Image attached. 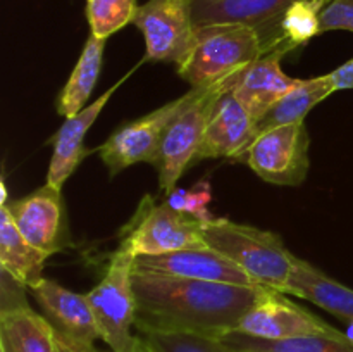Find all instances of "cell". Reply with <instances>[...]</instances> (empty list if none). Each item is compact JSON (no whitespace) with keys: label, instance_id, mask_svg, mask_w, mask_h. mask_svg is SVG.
<instances>
[{"label":"cell","instance_id":"obj_1","mask_svg":"<svg viewBox=\"0 0 353 352\" xmlns=\"http://www.w3.org/2000/svg\"><path fill=\"white\" fill-rule=\"evenodd\" d=\"M131 285L138 331H183L214 338L236 330L245 313L268 290L147 273H133Z\"/></svg>","mask_w":353,"mask_h":352},{"label":"cell","instance_id":"obj_2","mask_svg":"<svg viewBox=\"0 0 353 352\" xmlns=\"http://www.w3.org/2000/svg\"><path fill=\"white\" fill-rule=\"evenodd\" d=\"M202 233L210 248L231 259L259 285L286 293L296 255L286 248L278 233L228 217L203 223Z\"/></svg>","mask_w":353,"mask_h":352},{"label":"cell","instance_id":"obj_3","mask_svg":"<svg viewBox=\"0 0 353 352\" xmlns=\"http://www.w3.org/2000/svg\"><path fill=\"white\" fill-rule=\"evenodd\" d=\"M268 54L261 31L247 24H209L196 28L190 57L178 75L192 88H205L233 78Z\"/></svg>","mask_w":353,"mask_h":352},{"label":"cell","instance_id":"obj_4","mask_svg":"<svg viewBox=\"0 0 353 352\" xmlns=\"http://www.w3.org/2000/svg\"><path fill=\"white\" fill-rule=\"evenodd\" d=\"M134 257L116 248L110 255L103 278L90 290L88 295L100 340L110 352H140V335L137 328V299L131 276Z\"/></svg>","mask_w":353,"mask_h":352},{"label":"cell","instance_id":"obj_5","mask_svg":"<svg viewBox=\"0 0 353 352\" xmlns=\"http://www.w3.org/2000/svg\"><path fill=\"white\" fill-rule=\"evenodd\" d=\"M202 228V221L172 209L165 200L157 204L154 197L145 195L131 219L121 228L117 248L138 257L209 247Z\"/></svg>","mask_w":353,"mask_h":352},{"label":"cell","instance_id":"obj_6","mask_svg":"<svg viewBox=\"0 0 353 352\" xmlns=\"http://www.w3.org/2000/svg\"><path fill=\"white\" fill-rule=\"evenodd\" d=\"M238 75L217 85L196 88L193 99L183 107L181 113L165 130L157 159L154 162L159 176V188L165 192V195L176 188L183 173L195 164L196 152L202 144L216 102L233 88Z\"/></svg>","mask_w":353,"mask_h":352},{"label":"cell","instance_id":"obj_7","mask_svg":"<svg viewBox=\"0 0 353 352\" xmlns=\"http://www.w3.org/2000/svg\"><path fill=\"white\" fill-rule=\"evenodd\" d=\"M195 92L196 88H192L185 95L164 104L159 109L121 124L97 150L105 164L109 178H114L126 168L140 162L154 166L165 130L181 113L183 107L193 99Z\"/></svg>","mask_w":353,"mask_h":352},{"label":"cell","instance_id":"obj_8","mask_svg":"<svg viewBox=\"0 0 353 352\" xmlns=\"http://www.w3.org/2000/svg\"><path fill=\"white\" fill-rule=\"evenodd\" d=\"M133 24L143 33L147 61L181 66L193 52L196 26L190 0H148L138 6Z\"/></svg>","mask_w":353,"mask_h":352},{"label":"cell","instance_id":"obj_9","mask_svg":"<svg viewBox=\"0 0 353 352\" xmlns=\"http://www.w3.org/2000/svg\"><path fill=\"white\" fill-rule=\"evenodd\" d=\"M309 147L310 138L303 121L283 124L259 135L241 162L264 182L299 186L309 173Z\"/></svg>","mask_w":353,"mask_h":352},{"label":"cell","instance_id":"obj_10","mask_svg":"<svg viewBox=\"0 0 353 352\" xmlns=\"http://www.w3.org/2000/svg\"><path fill=\"white\" fill-rule=\"evenodd\" d=\"M234 331L262 340L343 333L274 289H268L262 293L261 299L245 313Z\"/></svg>","mask_w":353,"mask_h":352},{"label":"cell","instance_id":"obj_11","mask_svg":"<svg viewBox=\"0 0 353 352\" xmlns=\"http://www.w3.org/2000/svg\"><path fill=\"white\" fill-rule=\"evenodd\" d=\"M17 230L33 247L52 255L69 244V224L61 190L43 186L7 204Z\"/></svg>","mask_w":353,"mask_h":352},{"label":"cell","instance_id":"obj_12","mask_svg":"<svg viewBox=\"0 0 353 352\" xmlns=\"http://www.w3.org/2000/svg\"><path fill=\"white\" fill-rule=\"evenodd\" d=\"M133 273L261 286L240 266L210 247L183 248V251L168 252V254L161 255H138L133 262Z\"/></svg>","mask_w":353,"mask_h":352},{"label":"cell","instance_id":"obj_13","mask_svg":"<svg viewBox=\"0 0 353 352\" xmlns=\"http://www.w3.org/2000/svg\"><path fill=\"white\" fill-rule=\"evenodd\" d=\"M41 313L55 330L81 351H93L99 337L95 317L86 293H76L54 280L43 278L30 289Z\"/></svg>","mask_w":353,"mask_h":352},{"label":"cell","instance_id":"obj_14","mask_svg":"<svg viewBox=\"0 0 353 352\" xmlns=\"http://www.w3.org/2000/svg\"><path fill=\"white\" fill-rule=\"evenodd\" d=\"M257 121L230 92L216 102L202 144L196 152L195 164L202 159H231L243 161L245 154L259 137Z\"/></svg>","mask_w":353,"mask_h":352},{"label":"cell","instance_id":"obj_15","mask_svg":"<svg viewBox=\"0 0 353 352\" xmlns=\"http://www.w3.org/2000/svg\"><path fill=\"white\" fill-rule=\"evenodd\" d=\"M141 64H143V61L138 62L128 75H124L116 85H112L109 90H105L99 99L93 100V102L90 104V106H86L81 113L74 114V116L71 117H65L62 126L59 128V130L55 131L54 137H52V147L54 148H52L50 166H48L47 173L48 185L62 190L64 183L71 178L72 173H74L76 169H78V166L83 162V159L90 154V150H86L85 145H83L88 130L93 126L97 117L100 116V113H102L103 107L107 106V102L112 99V95L117 92V88L123 86L124 83H126V79L130 78Z\"/></svg>","mask_w":353,"mask_h":352},{"label":"cell","instance_id":"obj_16","mask_svg":"<svg viewBox=\"0 0 353 352\" xmlns=\"http://www.w3.org/2000/svg\"><path fill=\"white\" fill-rule=\"evenodd\" d=\"M285 52L272 50L262 55L238 75L231 93L255 121H261L293 86L299 78L285 75L281 59Z\"/></svg>","mask_w":353,"mask_h":352},{"label":"cell","instance_id":"obj_17","mask_svg":"<svg viewBox=\"0 0 353 352\" xmlns=\"http://www.w3.org/2000/svg\"><path fill=\"white\" fill-rule=\"evenodd\" d=\"M295 0H190L195 26L247 24L261 33L272 30Z\"/></svg>","mask_w":353,"mask_h":352},{"label":"cell","instance_id":"obj_18","mask_svg":"<svg viewBox=\"0 0 353 352\" xmlns=\"http://www.w3.org/2000/svg\"><path fill=\"white\" fill-rule=\"evenodd\" d=\"M286 293L310 300L347 323L353 320V290L303 259L296 257Z\"/></svg>","mask_w":353,"mask_h":352},{"label":"cell","instance_id":"obj_19","mask_svg":"<svg viewBox=\"0 0 353 352\" xmlns=\"http://www.w3.org/2000/svg\"><path fill=\"white\" fill-rule=\"evenodd\" d=\"M48 257L21 235L9 209L0 206V266L3 271L30 290L43 280L41 273Z\"/></svg>","mask_w":353,"mask_h":352},{"label":"cell","instance_id":"obj_20","mask_svg":"<svg viewBox=\"0 0 353 352\" xmlns=\"http://www.w3.org/2000/svg\"><path fill=\"white\" fill-rule=\"evenodd\" d=\"M0 352H57L54 328L30 306L0 311Z\"/></svg>","mask_w":353,"mask_h":352},{"label":"cell","instance_id":"obj_21","mask_svg":"<svg viewBox=\"0 0 353 352\" xmlns=\"http://www.w3.org/2000/svg\"><path fill=\"white\" fill-rule=\"evenodd\" d=\"M105 41L90 33L71 76L55 99V110L59 116L71 117L86 107L102 71Z\"/></svg>","mask_w":353,"mask_h":352},{"label":"cell","instance_id":"obj_22","mask_svg":"<svg viewBox=\"0 0 353 352\" xmlns=\"http://www.w3.org/2000/svg\"><path fill=\"white\" fill-rule=\"evenodd\" d=\"M336 92L330 75L317 76V78L299 79L296 85L259 121V135L272 128L283 126L303 121L307 114Z\"/></svg>","mask_w":353,"mask_h":352},{"label":"cell","instance_id":"obj_23","mask_svg":"<svg viewBox=\"0 0 353 352\" xmlns=\"http://www.w3.org/2000/svg\"><path fill=\"white\" fill-rule=\"evenodd\" d=\"M331 0H295L276 23L268 41V52L285 54L302 47L321 35V14Z\"/></svg>","mask_w":353,"mask_h":352},{"label":"cell","instance_id":"obj_24","mask_svg":"<svg viewBox=\"0 0 353 352\" xmlns=\"http://www.w3.org/2000/svg\"><path fill=\"white\" fill-rule=\"evenodd\" d=\"M221 340L236 352H353L347 335H310L286 340H262L240 331H231Z\"/></svg>","mask_w":353,"mask_h":352},{"label":"cell","instance_id":"obj_25","mask_svg":"<svg viewBox=\"0 0 353 352\" xmlns=\"http://www.w3.org/2000/svg\"><path fill=\"white\" fill-rule=\"evenodd\" d=\"M140 340L154 352H236L221 338L196 333L141 330Z\"/></svg>","mask_w":353,"mask_h":352},{"label":"cell","instance_id":"obj_26","mask_svg":"<svg viewBox=\"0 0 353 352\" xmlns=\"http://www.w3.org/2000/svg\"><path fill=\"white\" fill-rule=\"evenodd\" d=\"M137 10V0H86L90 30L93 37L102 40L133 23Z\"/></svg>","mask_w":353,"mask_h":352},{"label":"cell","instance_id":"obj_27","mask_svg":"<svg viewBox=\"0 0 353 352\" xmlns=\"http://www.w3.org/2000/svg\"><path fill=\"white\" fill-rule=\"evenodd\" d=\"M212 200V190H210L209 179H200L192 188H178L165 195V202L172 209L185 213L202 223H209L214 219V214L209 211V204Z\"/></svg>","mask_w":353,"mask_h":352},{"label":"cell","instance_id":"obj_28","mask_svg":"<svg viewBox=\"0 0 353 352\" xmlns=\"http://www.w3.org/2000/svg\"><path fill=\"white\" fill-rule=\"evenodd\" d=\"M345 30L353 33V0H331L321 14V33Z\"/></svg>","mask_w":353,"mask_h":352},{"label":"cell","instance_id":"obj_29","mask_svg":"<svg viewBox=\"0 0 353 352\" xmlns=\"http://www.w3.org/2000/svg\"><path fill=\"white\" fill-rule=\"evenodd\" d=\"M330 78L336 92L340 90H353V57L330 72Z\"/></svg>","mask_w":353,"mask_h":352},{"label":"cell","instance_id":"obj_30","mask_svg":"<svg viewBox=\"0 0 353 352\" xmlns=\"http://www.w3.org/2000/svg\"><path fill=\"white\" fill-rule=\"evenodd\" d=\"M55 345H57V352H81L74 344H71L68 338H64L59 333H55Z\"/></svg>","mask_w":353,"mask_h":352},{"label":"cell","instance_id":"obj_31","mask_svg":"<svg viewBox=\"0 0 353 352\" xmlns=\"http://www.w3.org/2000/svg\"><path fill=\"white\" fill-rule=\"evenodd\" d=\"M345 335H347L348 340H350L353 344V320L350 321V323H348V328H347V331H345Z\"/></svg>","mask_w":353,"mask_h":352},{"label":"cell","instance_id":"obj_32","mask_svg":"<svg viewBox=\"0 0 353 352\" xmlns=\"http://www.w3.org/2000/svg\"><path fill=\"white\" fill-rule=\"evenodd\" d=\"M140 352H154V351H152V349H148L147 345H145L143 342H141V349H140Z\"/></svg>","mask_w":353,"mask_h":352},{"label":"cell","instance_id":"obj_33","mask_svg":"<svg viewBox=\"0 0 353 352\" xmlns=\"http://www.w3.org/2000/svg\"><path fill=\"white\" fill-rule=\"evenodd\" d=\"M79 351H81V349H79ZM81 352H103V351H99V349H93V351H81Z\"/></svg>","mask_w":353,"mask_h":352}]
</instances>
